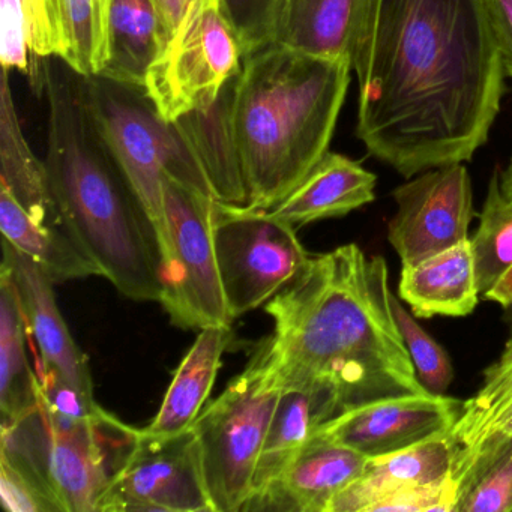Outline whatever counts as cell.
I'll return each mask as SVG.
<instances>
[{
	"label": "cell",
	"mask_w": 512,
	"mask_h": 512,
	"mask_svg": "<svg viewBox=\"0 0 512 512\" xmlns=\"http://www.w3.org/2000/svg\"><path fill=\"white\" fill-rule=\"evenodd\" d=\"M350 62L356 136L404 178L487 142L505 79L487 0H362Z\"/></svg>",
	"instance_id": "6da1fadb"
},
{
	"label": "cell",
	"mask_w": 512,
	"mask_h": 512,
	"mask_svg": "<svg viewBox=\"0 0 512 512\" xmlns=\"http://www.w3.org/2000/svg\"><path fill=\"white\" fill-rule=\"evenodd\" d=\"M388 266L356 244L311 256L266 304L283 388L328 385L344 410L424 394L395 322Z\"/></svg>",
	"instance_id": "7a4b0ae2"
},
{
	"label": "cell",
	"mask_w": 512,
	"mask_h": 512,
	"mask_svg": "<svg viewBox=\"0 0 512 512\" xmlns=\"http://www.w3.org/2000/svg\"><path fill=\"white\" fill-rule=\"evenodd\" d=\"M53 58L43 64L49 100L44 161L65 229L122 296L160 302L157 230L92 118L83 76Z\"/></svg>",
	"instance_id": "3957f363"
},
{
	"label": "cell",
	"mask_w": 512,
	"mask_h": 512,
	"mask_svg": "<svg viewBox=\"0 0 512 512\" xmlns=\"http://www.w3.org/2000/svg\"><path fill=\"white\" fill-rule=\"evenodd\" d=\"M349 59L278 43L242 61L235 127L248 208L271 211L329 151L346 98Z\"/></svg>",
	"instance_id": "277c9868"
},
{
	"label": "cell",
	"mask_w": 512,
	"mask_h": 512,
	"mask_svg": "<svg viewBox=\"0 0 512 512\" xmlns=\"http://www.w3.org/2000/svg\"><path fill=\"white\" fill-rule=\"evenodd\" d=\"M83 88L104 142L157 230L164 260L169 250L164 175L215 199L208 178L175 122L161 118L145 88L103 76H83Z\"/></svg>",
	"instance_id": "5b68a950"
},
{
	"label": "cell",
	"mask_w": 512,
	"mask_h": 512,
	"mask_svg": "<svg viewBox=\"0 0 512 512\" xmlns=\"http://www.w3.org/2000/svg\"><path fill=\"white\" fill-rule=\"evenodd\" d=\"M140 433L103 407L89 418L71 421L40 404L19 421H2V446L25 458L49 482L65 512H97Z\"/></svg>",
	"instance_id": "8992f818"
},
{
	"label": "cell",
	"mask_w": 512,
	"mask_h": 512,
	"mask_svg": "<svg viewBox=\"0 0 512 512\" xmlns=\"http://www.w3.org/2000/svg\"><path fill=\"white\" fill-rule=\"evenodd\" d=\"M283 389L268 337L257 344L245 370L191 427L215 512L244 511Z\"/></svg>",
	"instance_id": "52a82bcc"
},
{
	"label": "cell",
	"mask_w": 512,
	"mask_h": 512,
	"mask_svg": "<svg viewBox=\"0 0 512 512\" xmlns=\"http://www.w3.org/2000/svg\"><path fill=\"white\" fill-rule=\"evenodd\" d=\"M244 61L224 0H191L146 74L145 91L161 118L175 122L214 103Z\"/></svg>",
	"instance_id": "ba28073f"
},
{
	"label": "cell",
	"mask_w": 512,
	"mask_h": 512,
	"mask_svg": "<svg viewBox=\"0 0 512 512\" xmlns=\"http://www.w3.org/2000/svg\"><path fill=\"white\" fill-rule=\"evenodd\" d=\"M212 233L232 320L268 304L307 266L295 227L269 211L215 200Z\"/></svg>",
	"instance_id": "9c48e42d"
},
{
	"label": "cell",
	"mask_w": 512,
	"mask_h": 512,
	"mask_svg": "<svg viewBox=\"0 0 512 512\" xmlns=\"http://www.w3.org/2000/svg\"><path fill=\"white\" fill-rule=\"evenodd\" d=\"M163 202L169 250L160 304L178 328L230 325L212 233L215 199L164 175Z\"/></svg>",
	"instance_id": "30bf717a"
},
{
	"label": "cell",
	"mask_w": 512,
	"mask_h": 512,
	"mask_svg": "<svg viewBox=\"0 0 512 512\" xmlns=\"http://www.w3.org/2000/svg\"><path fill=\"white\" fill-rule=\"evenodd\" d=\"M215 512L193 428L139 443L98 505L97 512Z\"/></svg>",
	"instance_id": "8fae6325"
},
{
	"label": "cell",
	"mask_w": 512,
	"mask_h": 512,
	"mask_svg": "<svg viewBox=\"0 0 512 512\" xmlns=\"http://www.w3.org/2000/svg\"><path fill=\"white\" fill-rule=\"evenodd\" d=\"M397 212L388 239L401 266L415 265L469 239L473 211L472 182L463 163L419 173L392 191Z\"/></svg>",
	"instance_id": "7c38bea8"
},
{
	"label": "cell",
	"mask_w": 512,
	"mask_h": 512,
	"mask_svg": "<svg viewBox=\"0 0 512 512\" xmlns=\"http://www.w3.org/2000/svg\"><path fill=\"white\" fill-rule=\"evenodd\" d=\"M463 404L457 398L431 392L380 398L344 410L319 427L316 434L365 457H380L451 433Z\"/></svg>",
	"instance_id": "4fadbf2b"
},
{
	"label": "cell",
	"mask_w": 512,
	"mask_h": 512,
	"mask_svg": "<svg viewBox=\"0 0 512 512\" xmlns=\"http://www.w3.org/2000/svg\"><path fill=\"white\" fill-rule=\"evenodd\" d=\"M2 268L19 293L26 325L40 349V368L55 371L65 382L94 397V382L85 353L79 349L56 302L53 286L37 263L2 238Z\"/></svg>",
	"instance_id": "5bb4252c"
},
{
	"label": "cell",
	"mask_w": 512,
	"mask_h": 512,
	"mask_svg": "<svg viewBox=\"0 0 512 512\" xmlns=\"http://www.w3.org/2000/svg\"><path fill=\"white\" fill-rule=\"evenodd\" d=\"M370 458L314 433L280 478L244 511L328 512L334 497L364 473Z\"/></svg>",
	"instance_id": "9a60e30c"
},
{
	"label": "cell",
	"mask_w": 512,
	"mask_h": 512,
	"mask_svg": "<svg viewBox=\"0 0 512 512\" xmlns=\"http://www.w3.org/2000/svg\"><path fill=\"white\" fill-rule=\"evenodd\" d=\"M239 76L241 71L223 86L214 103L191 110L175 124L199 160L215 199L245 206L247 185L235 127Z\"/></svg>",
	"instance_id": "2e32d148"
},
{
	"label": "cell",
	"mask_w": 512,
	"mask_h": 512,
	"mask_svg": "<svg viewBox=\"0 0 512 512\" xmlns=\"http://www.w3.org/2000/svg\"><path fill=\"white\" fill-rule=\"evenodd\" d=\"M455 445L449 434L370 458L364 473L332 500L328 512H370L379 500L410 485L439 481L452 473Z\"/></svg>",
	"instance_id": "e0dca14e"
},
{
	"label": "cell",
	"mask_w": 512,
	"mask_h": 512,
	"mask_svg": "<svg viewBox=\"0 0 512 512\" xmlns=\"http://www.w3.org/2000/svg\"><path fill=\"white\" fill-rule=\"evenodd\" d=\"M398 296L418 319L473 313L481 292L470 239L415 265L401 266Z\"/></svg>",
	"instance_id": "ac0fdd59"
},
{
	"label": "cell",
	"mask_w": 512,
	"mask_h": 512,
	"mask_svg": "<svg viewBox=\"0 0 512 512\" xmlns=\"http://www.w3.org/2000/svg\"><path fill=\"white\" fill-rule=\"evenodd\" d=\"M376 184V175L361 164L328 151L307 178L269 212L293 227L344 217L373 202Z\"/></svg>",
	"instance_id": "d6986e66"
},
{
	"label": "cell",
	"mask_w": 512,
	"mask_h": 512,
	"mask_svg": "<svg viewBox=\"0 0 512 512\" xmlns=\"http://www.w3.org/2000/svg\"><path fill=\"white\" fill-rule=\"evenodd\" d=\"M341 412L343 407L331 386L307 385L283 389L257 461L250 499L280 478L319 427Z\"/></svg>",
	"instance_id": "ffe728a7"
},
{
	"label": "cell",
	"mask_w": 512,
	"mask_h": 512,
	"mask_svg": "<svg viewBox=\"0 0 512 512\" xmlns=\"http://www.w3.org/2000/svg\"><path fill=\"white\" fill-rule=\"evenodd\" d=\"M230 341V325L200 329L196 341L176 370L160 410L151 424L143 428L145 433L173 436L191 430L214 388L221 358L229 349Z\"/></svg>",
	"instance_id": "44dd1931"
},
{
	"label": "cell",
	"mask_w": 512,
	"mask_h": 512,
	"mask_svg": "<svg viewBox=\"0 0 512 512\" xmlns=\"http://www.w3.org/2000/svg\"><path fill=\"white\" fill-rule=\"evenodd\" d=\"M0 166V187L41 223L67 230L50 187L46 161L38 160L23 134L8 70L2 71L0 82Z\"/></svg>",
	"instance_id": "7402d4cb"
},
{
	"label": "cell",
	"mask_w": 512,
	"mask_h": 512,
	"mask_svg": "<svg viewBox=\"0 0 512 512\" xmlns=\"http://www.w3.org/2000/svg\"><path fill=\"white\" fill-rule=\"evenodd\" d=\"M361 5L362 0H284L274 43L350 61Z\"/></svg>",
	"instance_id": "603a6c76"
},
{
	"label": "cell",
	"mask_w": 512,
	"mask_h": 512,
	"mask_svg": "<svg viewBox=\"0 0 512 512\" xmlns=\"http://www.w3.org/2000/svg\"><path fill=\"white\" fill-rule=\"evenodd\" d=\"M0 230L2 238L37 263L53 284L101 275L67 230L41 223L2 187Z\"/></svg>",
	"instance_id": "cb8c5ba5"
},
{
	"label": "cell",
	"mask_w": 512,
	"mask_h": 512,
	"mask_svg": "<svg viewBox=\"0 0 512 512\" xmlns=\"http://www.w3.org/2000/svg\"><path fill=\"white\" fill-rule=\"evenodd\" d=\"M107 62L100 76L145 88L146 74L164 47L155 0H112Z\"/></svg>",
	"instance_id": "d4e9b609"
},
{
	"label": "cell",
	"mask_w": 512,
	"mask_h": 512,
	"mask_svg": "<svg viewBox=\"0 0 512 512\" xmlns=\"http://www.w3.org/2000/svg\"><path fill=\"white\" fill-rule=\"evenodd\" d=\"M26 319L19 293L0 271V413L2 421H19L40 406V377L26 353Z\"/></svg>",
	"instance_id": "484cf974"
},
{
	"label": "cell",
	"mask_w": 512,
	"mask_h": 512,
	"mask_svg": "<svg viewBox=\"0 0 512 512\" xmlns=\"http://www.w3.org/2000/svg\"><path fill=\"white\" fill-rule=\"evenodd\" d=\"M112 0H50L61 53L80 76H100L107 62Z\"/></svg>",
	"instance_id": "4316f807"
},
{
	"label": "cell",
	"mask_w": 512,
	"mask_h": 512,
	"mask_svg": "<svg viewBox=\"0 0 512 512\" xmlns=\"http://www.w3.org/2000/svg\"><path fill=\"white\" fill-rule=\"evenodd\" d=\"M512 410V346L484 371V380L469 400H464L460 419L452 428L455 445L452 475L472 457L494 428Z\"/></svg>",
	"instance_id": "83f0119b"
},
{
	"label": "cell",
	"mask_w": 512,
	"mask_h": 512,
	"mask_svg": "<svg viewBox=\"0 0 512 512\" xmlns=\"http://www.w3.org/2000/svg\"><path fill=\"white\" fill-rule=\"evenodd\" d=\"M469 239L482 298L512 268V203L500 190L497 169L488 182L478 229Z\"/></svg>",
	"instance_id": "f1b7e54d"
},
{
	"label": "cell",
	"mask_w": 512,
	"mask_h": 512,
	"mask_svg": "<svg viewBox=\"0 0 512 512\" xmlns=\"http://www.w3.org/2000/svg\"><path fill=\"white\" fill-rule=\"evenodd\" d=\"M512 511V437L482 449L460 479L455 512Z\"/></svg>",
	"instance_id": "f546056e"
},
{
	"label": "cell",
	"mask_w": 512,
	"mask_h": 512,
	"mask_svg": "<svg viewBox=\"0 0 512 512\" xmlns=\"http://www.w3.org/2000/svg\"><path fill=\"white\" fill-rule=\"evenodd\" d=\"M391 305L419 382L431 394H443L454 379V368L448 353L419 325L394 293H391Z\"/></svg>",
	"instance_id": "4dcf8cb0"
},
{
	"label": "cell",
	"mask_w": 512,
	"mask_h": 512,
	"mask_svg": "<svg viewBox=\"0 0 512 512\" xmlns=\"http://www.w3.org/2000/svg\"><path fill=\"white\" fill-rule=\"evenodd\" d=\"M0 497L8 512H65L49 482L4 446L0 449Z\"/></svg>",
	"instance_id": "1f68e13d"
},
{
	"label": "cell",
	"mask_w": 512,
	"mask_h": 512,
	"mask_svg": "<svg viewBox=\"0 0 512 512\" xmlns=\"http://www.w3.org/2000/svg\"><path fill=\"white\" fill-rule=\"evenodd\" d=\"M284 0H224L245 56L274 43Z\"/></svg>",
	"instance_id": "d6a6232c"
},
{
	"label": "cell",
	"mask_w": 512,
	"mask_h": 512,
	"mask_svg": "<svg viewBox=\"0 0 512 512\" xmlns=\"http://www.w3.org/2000/svg\"><path fill=\"white\" fill-rule=\"evenodd\" d=\"M460 485L454 476L427 484L410 485L379 500L370 512H455Z\"/></svg>",
	"instance_id": "836d02e7"
},
{
	"label": "cell",
	"mask_w": 512,
	"mask_h": 512,
	"mask_svg": "<svg viewBox=\"0 0 512 512\" xmlns=\"http://www.w3.org/2000/svg\"><path fill=\"white\" fill-rule=\"evenodd\" d=\"M0 13H2V46H0V59L4 70H19L32 76V64L29 55L28 28H26L25 13H23L22 0H0Z\"/></svg>",
	"instance_id": "e575fe53"
},
{
	"label": "cell",
	"mask_w": 512,
	"mask_h": 512,
	"mask_svg": "<svg viewBox=\"0 0 512 512\" xmlns=\"http://www.w3.org/2000/svg\"><path fill=\"white\" fill-rule=\"evenodd\" d=\"M22 5L32 55L41 59L59 58L61 46L50 0H22Z\"/></svg>",
	"instance_id": "d590c367"
},
{
	"label": "cell",
	"mask_w": 512,
	"mask_h": 512,
	"mask_svg": "<svg viewBox=\"0 0 512 512\" xmlns=\"http://www.w3.org/2000/svg\"><path fill=\"white\" fill-rule=\"evenodd\" d=\"M505 76L512 77V0H487Z\"/></svg>",
	"instance_id": "8d00e7d4"
},
{
	"label": "cell",
	"mask_w": 512,
	"mask_h": 512,
	"mask_svg": "<svg viewBox=\"0 0 512 512\" xmlns=\"http://www.w3.org/2000/svg\"><path fill=\"white\" fill-rule=\"evenodd\" d=\"M155 2H157L158 14H160L164 46H166L170 35L175 31L179 20L187 11L188 5L191 4V0H155Z\"/></svg>",
	"instance_id": "74e56055"
},
{
	"label": "cell",
	"mask_w": 512,
	"mask_h": 512,
	"mask_svg": "<svg viewBox=\"0 0 512 512\" xmlns=\"http://www.w3.org/2000/svg\"><path fill=\"white\" fill-rule=\"evenodd\" d=\"M482 299L496 302L500 307L505 308L512 304V268L497 281L493 289L488 290Z\"/></svg>",
	"instance_id": "f35d334b"
},
{
	"label": "cell",
	"mask_w": 512,
	"mask_h": 512,
	"mask_svg": "<svg viewBox=\"0 0 512 512\" xmlns=\"http://www.w3.org/2000/svg\"><path fill=\"white\" fill-rule=\"evenodd\" d=\"M500 190H502L503 196L512 203V157L509 160L508 166L505 170L499 172Z\"/></svg>",
	"instance_id": "ab89813d"
},
{
	"label": "cell",
	"mask_w": 512,
	"mask_h": 512,
	"mask_svg": "<svg viewBox=\"0 0 512 512\" xmlns=\"http://www.w3.org/2000/svg\"><path fill=\"white\" fill-rule=\"evenodd\" d=\"M502 319L508 329V340H506L505 346H512V304L503 308Z\"/></svg>",
	"instance_id": "60d3db41"
}]
</instances>
